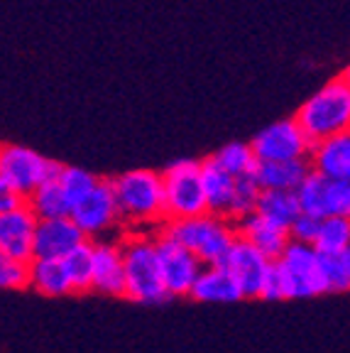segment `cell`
<instances>
[{
	"label": "cell",
	"instance_id": "6da1fadb",
	"mask_svg": "<svg viewBox=\"0 0 350 353\" xmlns=\"http://www.w3.org/2000/svg\"><path fill=\"white\" fill-rule=\"evenodd\" d=\"M294 118L307 130L311 143L350 132V83L343 79V74L309 96L299 105Z\"/></svg>",
	"mask_w": 350,
	"mask_h": 353
},
{
	"label": "cell",
	"instance_id": "7a4b0ae2",
	"mask_svg": "<svg viewBox=\"0 0 350 353\" xmlns=\"http://www.w3.org/2000/svg\"><path fill=\"white\" fill-rule=\"evenodd\" d=\"M165 231L179 243H184L189 250H194L203 265L223 263L238 238V226H233V219L214 214V211L189 216V219L167 221Z\"/></svg>",
	"mask_w": 350,
	"mask_h": 353
},
{
	"label": "cell",
	"instance_id": "3957f363",
	"mask_svg": "<svg viewBox=\"0 0 350 353\" xmlns=\"http://www.w3.org/2000/svg\"><path fill=\"white\" fill-rule=\"evenodd\" d=\"M115 196L123 219L130 223L167 221L165 209V176L152 170H130L113 179Z\"/></svg>",
	"mask_w": 350,
	"mask_h": 353
},
{
	"label": "cell",
	"instance_id": "277c9868",
	"mask_svg": "<svg viewBox=\"0 0 350 353\" xmlns=\"http://www.w3.org/2000/svg\"><path fill=\"white\" fill-rule=\"evenodd\" d=\"M125 253V297L140 304H159L169 299L157 260L154 238L135 236L123 243Z\"/></svg>",
	"mask_w": 350,
	"mask_h": 353
},
{
	"label": "cell",
	"instance_id": "5b68a950",
	"mask_svg": "<svg viewBox=\"0 0 350 353\" xmlns=\"http://www.w3.org/2000/svg\"><path fill=\"white\" fill-rule=\"evenodd\" d=\"M274 268L282 280L285 299H304L331 292L321 270V250L313 243L291 241L282 258L274 260Z\"/></svg>",
	"mask_w": 350,
	"mask_h": 353
},
{
	"label": "cell",
	"instance_id": "8992f818",
	"mask_svg": "<svg viewBox=\"0 0 350 353\" xmlns=\"http://www.w3.org/2000/svg\"><path fill=\"white\" fill-rule=\"evenodd\" d=\"M61 165L25 145H6L0 152V189H10L28 199L39 184L56 179Z\"/></svg>",
	"mask_w": 350,
	"mask_h": 353
},
{
	"label": "cell",
	"instance_id": "52a82bcc",
	"mask_svg": "<svg viewBox=\"0 0 350 353\" xmlns=\"http://www.w3.org/2000/svg\"><path fill=\"white\" fill-rule=\"evenodd\" d=\"M201 165L203 162L196 160H176L162 172L167 221L189 219V216H198L208 211Z\"/></svg>",
	"mask_w": 350,
	"mask_h": 353
},
{
	"label": "cell",
	"instance_id": "ba28073f",
	"mask_svg": "<svg viewBox=\"0 0 350 353\" xmlns=\"http://www.w3.org/2000/svg\"><path fill=\"white\" fill-rule=\"evenodd\" d=\"M157 245V260L159 270H162V280H165L167 292L172 297H181V294H192L194 285H196L198 275L203 270V263L194 250H189L184 243H179L174 236L162 231L154 238Z\"/></svg>",
	"mask_w": 350,
	"mask_h": 353
},
{
	"label": "cell",
	"instance_id": "9c48e42d",
	"mask_svg": "<svg viewBox=\"0 0 350 353\" xmlns=\"http://www.w3.org/2000/svg\"><path fill=\"white\" fill-rule=\"evenodd\" d=\"M72 219L81 226V231L88 238H103L105 233L113 231L123 219L113 182L101 179L79 204H74Z\"/></svg>",
	"mask_w": 350,
	"mask_h": 353
},
{
	"label": "cell",
	"instance_id": "30bf717a",
	"mask_svg": "<svg viewBox=\"0 0 350 353\" xmlns=\"http://www.w3.org/2000/svg\"><path fill=\"white\" fill-rule=\"evenodd\" d=\"M252 148L260 160H307L311 154V138L296 118L269 123L252 138Z\"/></svg>",
	"mask_w": 350,
	"mask_h": 353
},
{
	"label": "cell",
	"instance_id": "8fae6325",
	"mask_svg": "<svg viewBox=\"0 0 350 353\" xmlns=\"http://www.w3.org/2000/svg\"><path fill=\"white\" fill-rule=\"evenodd\" d=\"M272 258H267L258 245H252L240 233H238L233 248L228 250V255L223 260V265L238 280L245 297H260L262 294L265 280H267L269 270H272Z\"/></svg>",
	"mask_w": 350,
	"mask_h": 353
},
{
	"label": "cell",
	"instance_id": "7c38bea8",
	"mask_svg": "<svg viewBox=\"0 0 350 353\" xmlns=\"http://www.w3.org/2000/svg\"><path fill=\"white\" fill-rule=\"evenodd\" d=\"M39 216L28 201L12 211L0 214V255L15 260H34V238H37Z\"/></svg>",
	"mask_w": 350,
	"mask_h": 353
},
{
	"label": "cell",
	"instance_id": "4fadbf2b",
	"mask_svg": "<svg viewBox=\"0 0 350 353\" xmlns=\"http://www.w3.org/2000/svg\"><path fill=\"white\" fill-rule=\"evenodd\" d=\"M83 241H88V236L72 219V214L56 216V219H39L37 238H34V258L64 260Z\"/></svg>",
	"mask_w": 350,
	"mask_h": 353
},
{
	"label": "cell",
	"instance_id": "5bb4252c",
	"mask_svg": "<svg viewBox=\"0 0 350 353\" xmlns=\"http://www.w3.org/2000/svg\"><path fill=\"white\" fill-rule=\"evenodd\" d=\"M96 248V272H93V290L110 297H125V253L123 245L99 238L93 241Z\"/></svg>",
	"mask_w": 350,
	"mask_h": 353
},
{
	"label": "cell",
	"instance_id": "9a60e30c",
	"mask_svg": "<svg viewBox=\"0 0 350 353\" xmlns=\"http://www.w3.org/2000/svg\"><path fill=\"white\" fill-rule=\"evenodd\" d=\"M236 226L243 238H247L252 245H258V248L272 260L282 258V253H285L287 245L291 243L289 228L277 223V221L267 219V216H262L260 211L245 216L243 221H238Z\"/></svg>",
	"mask_w": 350,
	"mask_h": 353
},
{
	"label": "cell",
	"instance_id": "2e32d148",
	"mask_svg": "<svg viewBox=\"0 0 350 353\" xmlns=\"http://www.w3.org/2000/svg\"><path fill=\"white\" fill-rule=\"evenodd\" d=\"M189 297L196 299V302L230 304V302L243 299L245 294H243L236 277L230 275L228 268L220 263V265H203L201 275H198L196 285H194Z\"/></svg>",
	"mask_w": 350,
	"mask_h": 353
},
{
	"label": "cell",
	"instance_id": "e0dca14e",
	"mask_svg": "<svg viewBox=\"0 0 350 353\" xmlns=\"http://www.w3.org/2000/svg\"><path fill=\"white\" fill-rule=\"evenodd\" d=\"M311 167L331 179H350V132L313 143Z\"/></svg>",
	"mask_w": 350,
	"mask_h": 353
},
{
	"label": "cell",
	"instance_id": "ac0fdd59",
	"mask_svg": "<svg viewBox=\"0 0 350 353\" xmlns=\"http://www.w3.org/2000/svg\"><path fill=\"white\" fill-rule=\"evenodd\" d=\"M313 167L307 160H260L255 179L262 189H296L309 176Z\"/></svg>",
	"mask_w": 350,
	"mask_h": 353
},
{
	"label": "cell",
	"instance_id": "d6986e66",
	"mask_svg": "<svg viewBox=\"0 0 350 353\" xmlns=\"http://www.w3.org/2000/svg\"><path fill=\"white\" fill-rule=\"evenodd\" d=\"M201 176H203V189H206L208 211L228 216L230 206H233V196H236L238 176L225 172L214 157L201 165Z\"/></svg>",
	"mask_w": 350,
	"mask_h": 353
},
{
	"label": "cell",
	"instance_id": "ffe728a7",
	"mask_svg": "<svg viewBox=\"0 0 350 353\" xmlns=\"http://www.w3.org/2000/svg\"><path fill=\"white\" fill-rule=\"evenodd\" d=\"M32 287L39 294H47V297H61V294L74 292L72 280L66 275L64 260L52 258L32 260Z\"/></svg>",
	"mask_w": 350,
	"mask_h": 353
},
{
	"label": "cell",
	"instance_id": "44dd1931",
	"mask_svg": "<svg viewBox=\"0 0 350 353\" xmlns=\"http://www.w3.org/2000/svg\"><path fill=\"white\" fill-rule=\"evenodd\" d=\"M258 211L267 219L277 221L282 226L289 228L301 216V201L299 194L291 189H262Z\"/></svg>",
	"mask_w": 350,
	"mask_h": 353
},
{
	"label": "cell",
	"instance_id": "7402d4cb",
	"mask_svg": "<svg viewBox=\"0 0 350 353\" xmlns=\"http://www.w3.org/2000/svg\"><path fill=\"white\" fill-rule=\"evenodd\" d=\"M28 206L39 219H56V216L72 214V201L66 196L59 179H50V182L39 184L28 196Z\"/></svg>",
	"mask_w": 350,
	"mask_h": 353
},
{
	"label": "cell",
	"instance_id": "603a6c76",
	"mask_svg": "<svg viewBox=\"0 0 350 353\" xmlns=\"http://www.w3.org/2000/svg\"><path fill=\"white\" fill-rule=\"evenodd\" d=\"M66 275L72 280L74 292H88L93 290V272H96V248L93 241H83L64 258Z\"/></svg>",
	"mask_w": 350,
	"mask_h": 353
},
{
	"label": "cell",
	"instance_id": "cb8c5ba5",
	"mask_svg": "<svg viewBox=\"0 0 350 353\" xmlns=\"http://www.w3.org/2000/svg\"><path fill=\"white\" fill-rule=\"evenodd\" d=\"M329 187H331V176L321 174L318 170L309 172V176L296 189L301 201V211L326 219L329 216Z\"/></svg>",
	"mask_w": 350,
	"mask_h": 353
},
{
	"label": "cell",
	"instance_id": "d4e9b609",
	"mask_svg": "<svg viewBox=\"0 0 350 353\" xmlns=\"http://www.w3.org/2000/svg\"><path fill=\"white\" fill-rule=\"evenodd\" d=\"M214 160L233 176H250L258 170V152L252 143H228L214 154Z\"/></svg>",
	"mask_w": 350,
	"mask_h": 353
},
{
	"label": "cell",
	"instance_id": "484cf974",
	"mask_svg": "<svg viewBox=\"0 0 350 353\" xmlns=\"http://www.w3.org/2000/svg\"><path fill=\"white\" fill-rule=\"evenodd\" d=\"M321 253L340 255L350 248V219L348 216H326L321 221V231L313 243Z\"/></svg>",
	"mask_w": 350,
	"mask_h": 353
},
{
	"label": "cell",
	"instance_id": "4316f807",
	"mask_svg": "<svg viewBox=\"0 0 350 353\" xmlns=\"http://www.w3.org/2000/svg\"><path fill=\"white\" fill-rule=\"evenodd\" d=\"M260 196H262V187L258 184L255 176H238V184H236V196H233V206H230V219L243 221L245 216L255 214L260 204Z\"/></svg>",
	"mask_w": 350,
	"mask_h": 353
},
{
	"label": "cell",
	"instance_id": "83f0119b",
	"mask_svg": "<svg viewBox=\"0 0 350 353\" xmlns=\"http://www.w3.org/2000/svg\"><path fill=\"white\" fill-rule=\"evenodd\" d=\"M56 179H59L66 196H69V201H72V209H74V204H79V201H81V199L101 182L99 176H93L91 172L81 170V167H61Z\"/></svg>",
	"mask_w": 350,
	"mask_h": 353
},
{
	"label": "cell",
	"instance_id": "f1b7e54d",
	"mask_svg": "<svg viewBox=\"0 0 350 353\" xmlns=\"http://www.w3.org/2000/svg\"><path fill=\"white\" fill-rule=\"evenodd\" d=\"M0 285L6 290L32 287V260H15L0 255Z\"/></svg>",
	"mask_w": 350,
	"mask_h": 353
},
{
	"label": "cell",
	"instance_id": "f546056e",
	"mask_svg": "<svg viewBox=\"0 0 350 353\" xmlns=\"http://www.w3.org/2000/svg\"><path fill=\"white\" fill-rule=\"evenodd\" d=\"M321 270H323V275H326V282H329L331 292L350 290V277H348V270H345L343 255L321 253Z\"/></svg>",
	"mask_w": 350,
	"mask_h": 353
},
{
	"label": "cell",
	"instance_id": "4dcf8cb0",
	"mask_svg": "<svg viewBox=\"0 0 350 353\" xmlns=\"http://www.w3.org/2000/svg\"><path fill=\"white\" fill-rule=\"evenodd\" d=\"M329 216H348L350 219V179H331Z\"/></svg>",
	"mask_w": 350,
	"mask_h": 353
},
{
	"label": "cell",
	"instance_id": "1f68e13d",
	"mask_svg": "<svg viewBox=\"0 0 350 353\" xmlns=\"http://www.w3.org/2000/svg\"><path fill=\"white\" fill-rule=\"evenodd\" d=\"M321 216H313L301 211V216L289 226L291 241H301V243H316L318 231H321Z\"/></svg>",
	"mask_w": 350,
	"mask_h": 353
},
{
	"label": "cell",
	"instance_id": "d6a6232c",
	"mask_svg": "<svg viewBox=\"0 0 350 353\" xmlns=\"http://www.w3.org/2000/svg\"><path fill=\"white\" fill-rule=\"evenodd\" d=\"M260 299H267V302H277V299H285V292H282V280H279V272L272 263V270H269L267 280H265L262 294Z\"/></svg>",
	"mask_w": 350,
	"mask_h": 353
},
{
	"label": "cell",
	"instance_id": "836d02e7",
	"mask_svg": "<svg viewBox=\"0 0 350 353\" xmlns=\"http://www.w3.org/2000/svg\"><path fill=\"white\" fill-rule=\"evenodd\" d=\"M25 201H28V199L20 196L17 192H10V189H0V214L17 209V206H22Z\"/></svg>",
	"mask_w": 350,
	"mask_h": 353
},
{
	"label": "cell",
	"instance_id": "e575fe53",
	"mask_svg": "<svg viewBox=\"0 0 350 353\" xmlns=\"http://www.w3.org/2000/svg\"><path fill=\"white\" fill-rule=\"evenodd\" d=\"M343 255V263H345V270H348V277H350V248L345 250V253H340Z\"/></svg>",
	"mask_w": 350,
	"mask_h": 353
},
{
	"label": "cell",
	"instance_id": "d590c367",
	"mask_svg": "<svg viewBox=\"0 0 350 353\" xmlns=\"http://www.w3.org/2000/svg\"><path fill=\"white\" fill-rule=\"evenodd\" d=\"M343 79H345V81L350 83V64H348V69H345V72H343Z\"/></svg>",
	"mask_w": 350,
	"mask_h": 353
}]
</instances>
